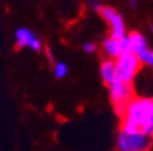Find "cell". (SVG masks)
<instances>
[{"label": "cell", "instance_id": "cell-16", "mask_svg": "<svg viewBox=\"0 0 153 151\" xmlns=\"http://www.w3.org/2000/svg\"><path fill=\"white\" fill-rule=\"evenodd\" d=\"M45 53H47V57H48V60H53V56H52V52H51V49H49V48H47V49H45Z\"/></svg>", "mask_w": 153, "mask_h": 151}, {"label": "cell", "instance_id": "cell-4", "mask_svg": "<svg viewBox=\"0 0 153 151\" xmlns=\"http://www.w3.org/2000/svg\"><path fill=\"white\" fill-rule=\"evenodd\" d=\"M115 67H116V79L120 82L133 85L134 79L138 75L142 66L135 55L131 52H126L115 60Z\"/></svg>", "mask_w": 153, "mask_h": 151}, {"label": "cell", "instance_id": "cell-6", "mask_svg": "<svg viewBox=\"0 0 153 151\" xmlns=\"http://www.w3.org/2000/svg\"><path fill=\"white\" fill-rule=\"evenodd\" d=\"M15 38H16V48H23V46H29L34 50H40L41 49V41L38 40V37L32 33L27 29H18L15 33Z\"/></svg>", "mask_w": 153, "mask_h": 151}, {"label": "cell", "instance_id": "cell-5", "mask_svg": "<svg viewBox=\"0 0 153 151\" xmlns=\"http://www.w3.org/2000/svg\"><path fill=\"white\" fill-rule=\"evenodd\" d=\"M100 16L109 25V37L119 40L126 35V23H124L123 15L118 13L114 7L102 6V8L99 11Z\"/></svg>", "mask_w": 153, "mask_h": 151}, {"label": "cell", "instance_id": "cell-7", "mask_svg": "<svg viewBox=\"0 0 153 151\" xmlns=\"http://www.w3.org/2000/svg\"><path fill=\"white\" fill-rule=\"evenodd\" d=\"M128 40H130V52L134 53L135 56L140 55L141 52H143L145 49H148V38L145 34L137 32V30H133L127 34Z\"/></svg>", "mask_w": 153, "mask_h": 151}, {"label": "cell", "instance_id": "cell-10", "mask_svg": "<svg viewBox=\"0 0 153 151\" xmlns=\"http://www.w3.org/2000/svg\"><path fill=\"white\" fill-rule=\"evenodd\" d=\"M138 60H140L141 66L143 67H153V49L148 48L143 52H141L140 55H137Z\"/></svg>", "mask_w": 153, "mask_h": 151}, {"label": "cell", "instance_id": "cell-13", "mask_svg": "<svg viewBox=\"0 0 153 151\" xmlns=\"http://www.w3.org/2000/svg\"><path fill=\"white\" fill-rule=\"evenodd\" d=\"M82 49H83V52H86V53H93V52H96V49H97V45L92 41H88L82 45Z\"/></svg>", "mask_w": 153, "mask_h": 151}, {"label": "cell", "instance_id": "cell-15", "mask_svg": "<svg viewBox=\"0 0 153 151\" xmlns=\"http://www.w3.org/2000/svg\"><path fill=\"white\" fill-rule=\"evenodd\" d=\"M128 6L133 10H135L138 7V0H128Z\"/></svg>", "mask_w": 153, "mask_h": 151}, {"label": "cell", "instance_id": "cell-17", "mask_svg": "<svg viewBox=\"0 0 153 151\" xmlns=\"http://www.w3.org/2000/svg\"><path fill=\"white\" fill-rule=\"evenodd\" d=\"M150 29H152V32H153V25H152V26H150Z\"/></svg>", "mask_w": 153, "mask_h": 151}, {"label": "cell", "instance_id": "cell-3", "mask_svg": "<svg viewBox=\"0 0 153 151\" xmlns=\"http://www.w3.org/2000/svg\"><path fill=\"white\" fill-rule=\"evenodd\" d=\"M108 91H109V99H111V104L114 106L115 112L118 113V116L122 117L127 105L135 97L133 85L115 79L114 82L108 86Z\"/></svg>", "mask_w": 153, "mask_h": 151}, {"label": "cell", "instance_id": "cell-9", "mask_svg": "<svg viewBox=\"0 0 153 151\" xmlns=\"http://www.w3.org/2000/svg\"><path fill=\"white\" fill-rule=\"evenodd\" d=\"M102 50L108 56V59H111V60H114V59L116 60L122 55L120 48H119V41L111 37L104 40V42H102Z\"/></svg>", "mask_w": 153, "mask_h": 151}, {"label": "cell", "instance_id": "cell-2", "mask_svg": "<svg viewBox=\"0 0 153 151\" xmlns=\"http://www.w3.org/2000/svg\"><path fill=\"white\" fill-rule=\"evenodd\" d=\"M153 139L148 138L142 131L120 128L116 139L118 151H149Z\"/></svg>", "mask_w": 153, "mask_h": 151}, {"label": "cell", "instance_id": "cell-8", "mask_svg": "<svg viewBox=\"0 0 153 151\" xmlns=\"http://www.w3.org/2000/svg\"><path fill=\"white\" fill-rule=\"evenodd\" d=\"M100 76H101L102 82L107 86H109L115 79H116V67H115V60L105 59L102 60L101 66H100Z\"/></svg>", "mask_w": 153, "mask_h": 151}, {"label": "cell", "instance_id": "cell-12", "mask_svg": "<svg viewBox=\"0 0 153 151\" xmlns=\"http://www.w3.org/2000/svg\"><path fill=\"white\" fill-rule=\"evenodd\" d=\"M119 48H120V52L122 53H126V52H130V40H128L127 34L124 37L119 38Z\"/></svg>", "mask_w": 153, "mask_h": 151}, {"label": "cell", "instance_id": "cell-14", "mask_svg": "<svg viewBox=\"0 0 153 151\" xmlns=\"http://www.w3.org/2000/svg\"><path fill=\"white\" fill-rule=\"evenodd\" d=\"M89 6H90V8H93L94 11H97V13L102 8V4L100 3L99 0H89Z\"/></svg>", "mask_w": 153, "mask_h": 151}, {"label": "cell", "instance_id": "cell-11", "mask_svg": "<svg viewBox=\"0 0 153 151\" xmlns=\"http://www.w3.org/2000/svg\"><path fill=\"white\" fill-rule=\"evenodd\" d=\"M67 72H68V67H67L66 63L59 61V63L55 64V67H53V75L56 76L57 79L64 78V76L67 75Z\"/></svg>", "mask_w": 153, "mask_h": 151}, {"label": "cell", "instance_id": "cell-1", "mask_svg": "<svg viewBox=\"0 0 153 151\" xmlns=\"http://www.w3.org/2000/svg\"><path fill=\"white\" fill-rule=\"evenodd\" d=\"M153 114V98L148 97H134L127 105L122 116L123 129H137L141 131L148 120Z\"/></svg>", "mask_w": 153, "mask_h": 151}]
</instances>
